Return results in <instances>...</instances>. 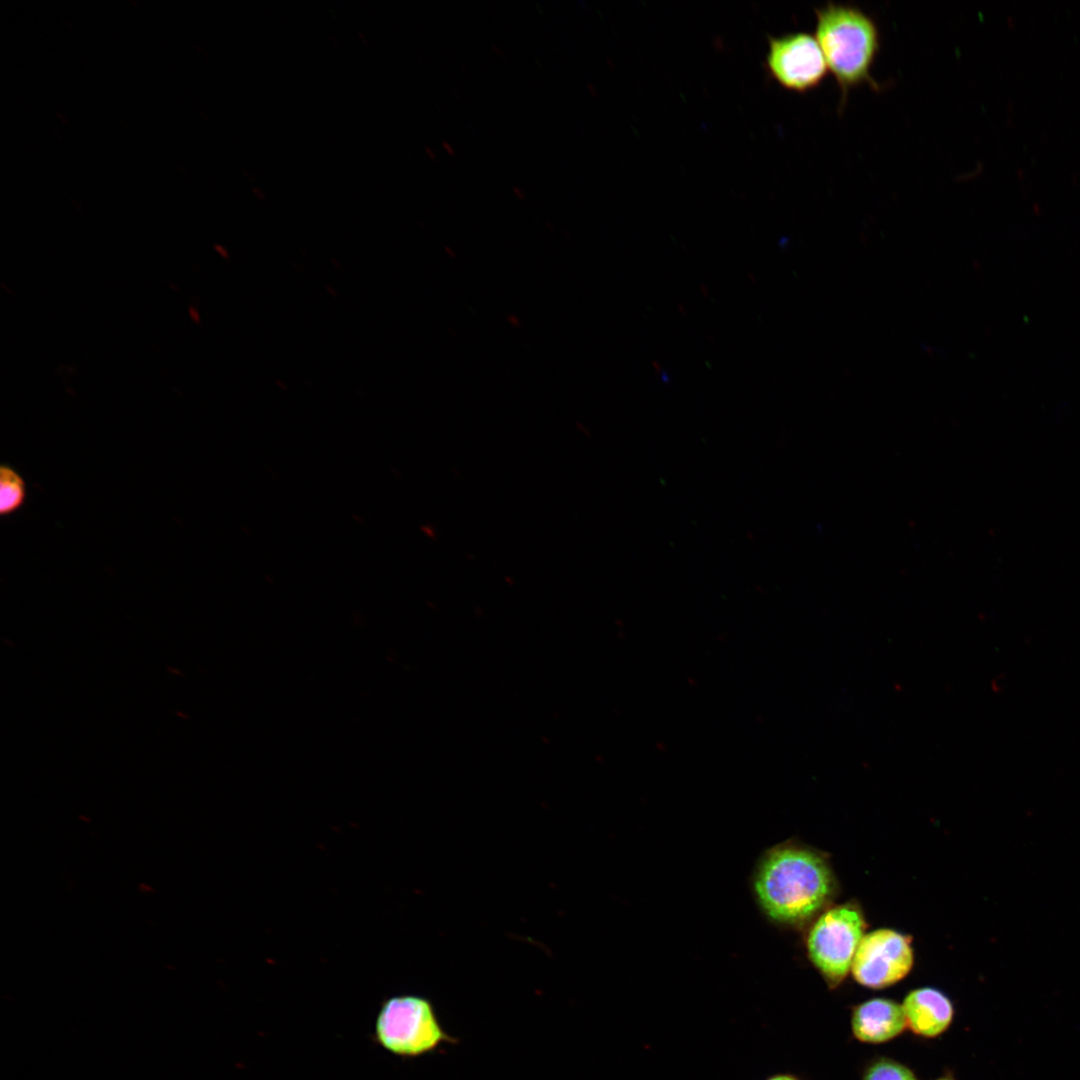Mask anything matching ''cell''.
<instances>
[{
	"label": "cell",
	"mask_w": 1080,
	"mask_h": 1080,
	"mask_svg": "<svg viewBox=\"0 0 1080 1080\" xmlns=\"http://www.w3.org/2000/svg\"><path fill=\"white\" fill-rule=\"evenodd\" d=\"M754 889L771 919L799 925L826 908L835 894L836 881L821 854L806 847L782 845L762 859Z\"/></svg>",
	"instance_id": "1"
},
{
	"label": "cell",
	"mask_w": 1080,
	"mask_h": 1080,
	"mask_svg": "<svg viewBox=\"0 0 1080 1080\" xmlns=\"http://www.w3.org/2000/svg\"><path fill=\"white\" fill-rule=\"evenodd\" d=\"M814 12L815 37L840 91L838 110H843L855 88L865 85L880 92L882 86L871 74L881 48L875 19L844 3L827 2Z\"/></svg>",
	"instance_id": "2"
},
{
	"label": "cell",
	"mask_w": 1080,
	"mask_h": 1080,
	"mask_svg": "<svg viewBox=\"0 0 1080 1080\" xmlns=\"http://www.w3.org/2000/svg\"><path fill=\"white\" fill-rule=\"evenodd\" d=\"M373 1039L394 1056L415 1059L433 1053L456 1037L441 1025L432 1001L418 994H400L382 1001Z\"/></svg>",
	"instance_id": "3"
},
{
	"label": "cell",
	"mask_w": 1080,
	"mask_h": 1080,
	"mask_svg": "<svg viewBox=\"0 0 1080 1080\" xmlns=\"http://www.w3.org/2000/svg\"><path fill=\"white\" fill-rule=\"evenodd\" d=\"M865 928L861 910L850 903L825 910L810 928L808 957L829 988L845 980Z\"/></svg>",
	"instance_id": "4"
},
{
	"label": "cell",
	"mask_w": 1080,
	"mask_h": 1080,
	"mask_svg": "<svg viewBox=\"0 0 1080 1080\" xmlns=\"http://www.w3.org/2000/svg\"><path fill=\"white\" fill-rule=\"evenodd\" d=\"M765 66L780 86L802 94L817 89L828 73L816 37L806 32L769 37Z\"/></svg>",
	"instance_id": "5"
},
{
	"label": "cell",
	"mask_w": 1080,
	"mask_h": 1080,
	"mask_svg": "<svg viewBox=\"0 0 1080 1080\" xmlns=\"http://www.w3.org/2000/svg\"><path fill=\"white\" fill-rule=\"evenodd\" d=\"M913 962L911 938L898 931L882 928L863 936L855 952L851 972L858 984L883 989L904 979L910 973Z\"/></svg>",
	"instance_id": "6"
},
{
	"label": "cell",
	"mask_w": 1080,
	"mask_h": 1080,
	"mask_svg": "<svg viewBox=\"0 0 1080 1080\" xmlns=\"http://www.w3.org/2000/svg\"><path fill=\"white\" fill-rule=\"evenodd\" d=\"M853 1036L867 1044H882L901 1035L907 1028L902 1005L888 998H872L852 1009Z\"/></svg>",
	"instance_id": "7"
},
{
	"label": "cell",
	"mask_w": 1080,
	"mask_h": 1080,
	"mask_svg": "<svg viewBox=\"0 0 1080 1080\" xmlns=\"http://www.w3.org/2000/svg\"><path fill=\"white\" fill-rule=\"evenodd\" d=\"M907 1028L923 1038H935L952 1024L954 1007L940 990L922 987L910 991L901 1003Z\"/></svg>",
	"instance_id": "8"
},
{
	"label": "cell",
	"mask_w": 1080,
	"mask_h": 1080,
	"mask_svg": "<svg viewBox=\"0 0 1080 1080\" xmlns=\"http://www.w3.org/2000/svg\"><path fill=\"white\" fill-rule=\"evenodd\" d=\"M27 495L23 477L10 465L0 467V514L9 516L25 503Z\"/></svg>",
	"instance_id": "9"
},
{
	"label": "cell",
	"mask_w": 1080,
	"mask_h": 1080,
	"mask_svg": "<svg viewBox=\"0 0 1080 1080\" xmlns=\"http://www.w3.org/2000/svg\"><path fill=\"white\" fill-rule=\"evenodd\" d=\"M861 1080H919L906 1065L888 1057H879L869 1063Z\"/></svg>",
	"instance_id": "10"
},
{
	"label": "cell",
	"mask_w": 1080,
	"mask_h": 1080,
	"mask_svg": "<svg viewBox=\"0 0 1080 1080\" xmlns=\"http://www.w3.org/2000/svg\"><path fill=\"white\" fill-rule=\"evenodd\" d=\"M763 1080H802L799 1076L789 1072L774 1073Z\"/></svg>",
	"instance_id": "11"
},
{
	"label": "cell",
	"mask_w": 1080,
	"mask_h": 1080,
	"mask_svg": "<svg viewBox=\"0 0 1080 1080\" xmlns=\"http://www.w3.org/2000/svg\"><path fill=\"white\" fill-rule=\"evenodd\" d=\"M937 1080H953V1079L950 1078V1077H941V1078H938Z\"/></svg>",
	"instance_id": "12"
}]
</instances>
